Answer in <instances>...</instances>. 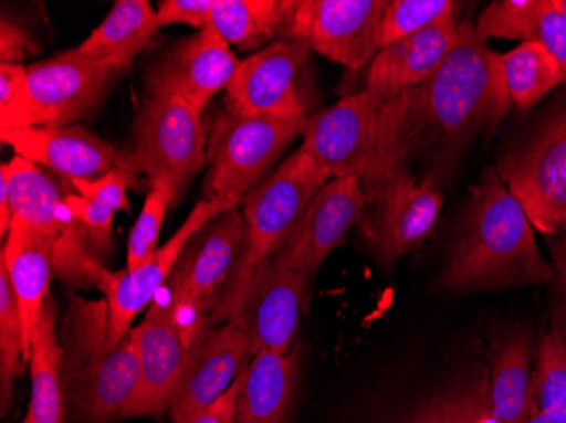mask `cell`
I'll return each instance as SVG.
<instances>
[{
  "label": "cell",
  "instance_id": "obj_1",
  "mask_svg": "<svg viewBox=\"0 0 566 423\" xmlns=\"http://www.w3.org/2000/svg\"><path fill=\"white\" fill-rule=\"evenodd\" d=\"M400 155L431 161L426 178L443 183L458 156L479 135L492 133L511 107L502 55L476 36L467 21L465 34L443 65L424 84L399 94Z\"/></svg>",
  "mask_w": 566,
  "mask_h": 423
},
{
  "label": "cell",
  "instance_id": "obj_2",
  "mask_svg": "<svg viewBox=\"0 0 566 423\" xmlns=\"http://www.w3.org/2000/svg\"><path fill=\"white\" fill-rule=\"evenodd\" d=\"M553 278L555 269L537 246L526 210L497 168H486L463 203L438 286L450 294H475L543 285Z\"/></svg>",
  "mask_w": 566,
  "mask_h": 423
},
{
  "label": "cell",
  "instance_id": "obj_3",
  "mask_svg": "<svg viewBox=\"0 0 566 423\" xmlns=\"http://www.w3.org/2000/svg\"><path fill=\"white\" fill-rule=\"evenodd\" d=\"M60 346L63 393L75 415L84 423L126 416L138 390V329L111 346L107 302L70 294Z\"/></svg>",
  "mask_w": 566,
  "mask_h": 423
},
{
  "label": "cell",
  "instance_id": "obj_4",
  "mask_svg": "<svg viewBox=\"0 0 566 423\" xmlns=\"http://www.w3.org/2000/svg\"><path fill=\"white\" fill-rule=\"evenodd\" d=\"M400 97L361 88L308 116L304 146L331 178H358L368 200L403 163Z\"/></svg>",
  "mask_w": 566,
  "mask_h": 423
},
{
  "label": "cell",
  "instance_id": "obj_5",
  "mask_svg": "<svg viewBox=\"0 0 566 423\" xmlns=\"http://www.w3.org/2000/svg\"><path fill=\"white\" fill-rule=\"evenodd\" d=\"M329 180V173L301 145L265 183L243 200V250L212 307L214 326L233 322L254 269L289 240L308 200Z\"/></svg>",
  "mask_w": 566,
  "mask_h": 423
},
{
  "label": "cell",
  "instance_id": "obj_6",
  "mask_svg": "<svg viewBox=\"0 0 566 423\" xmlns=\"http://www.w3.org/2000/svg\"><path fill=\"white\" fill-rule=\"evenodd\" d=\"M208 163V129L202 113L177 97L146 95L139 102L132 136L117 155L116 170L129 187L149 190L160 180L177 197Z\"/></svg>",
  "mask_w": 566,
  "mask_h": 423
},
{
  "label": "cell",
  "instance_id": "obj_7",
  "mask_svg": "<svg viewBox=\"0 0 566 423\" xmlns=\"http://www.w3.org/2000/svg\"><path fill=\"white\" fill-rule=\"evenodd\" d=\"M308 117L241 116L222 110L209 117L206 197L241 205L272 177L280 156L304 136Z\"/></svg>",
  "mask_w": 566,
  "mask_h": 423
},
{
  "label": "cell",
  "instance_id": "obj_8",
  "mask_svg": "<svg viewBox=\"0 0 566 423\" xmlns=\"http://www.w3.org/2000/svg\"><path fill=\"white\" fill-rule=\"evenodd\" d=\"M124 72L76 59L72 51L33 63L18 97L0 110V130L76 124L98 109Z\"/></svg>",
  "mask_w": 566,
  "mask_h": 423
},
{
  "label": "cell",
  "instance_id": "obj_9",
  "mask_svg": "<svg viewBox=\"0 0 566 423\" xmlns=\"http://www.w3.org/2000/svg\"><path fill=\"white\" fill-rule=\"evenodd\" d=\"M495 168L534 229L545 237L566 231V97Z\"/></svg>",
  "mask_w": 566,
  "mask_h": 423
},
{
  "label": "cell",
  "instance_id": "obj_10",
  "mask_svg": "<svg viewBox=\"0 0 566 423\" xmlns=\"http://www.w3.org/2000/svg\"><path fill=\"white\" fill-rule=\"evenodd\" d=\"M313 53L298 40H276L241 60L226 88V109L241 116L308 117L317 102Z\"/></svg>",
  "mask_w": 566,
  "mask_h": 423
},
{
  "label": "cell",
  "instance_id": "obj_11",
  "mask_svg": "<svg viewBox=\"0 0 566 423\" xmlns=\"http://www.w3.org/2000/svg\"><path fill=\"white\" fill-rule=\"evenodd\" d=\"M234 203L222 199H202L196 203L186 221L177 229L170 240L158 247L155 256L136 272H109L102 266L94 253L82 261V272L88 283L97 286L104 294L109 308V342L117 346L133 329V320L157 298L165 282L170 279L178 260L182 256L187 243L203 225L226 210L234 209Z\"/></svg>",
  "mask_w": 566,
  "mask_h": 423
},
{
  "label": "cell",
  "instance_id": "obj_12",
  "mask_svg": "<svg viewBox=\"0 0 566 423\" xmlns=\"http://www.w3.org/2000/svg\"><path fill=\"white\" fill-rule=\"evenodd\" d=\"M444 193L431 178L412 177L409 167L390 175L359 222L375 260L392 268L400 257L418 250L440 219Z\"/></svg>",
  "mask_w": 566,
  "mask_h": 423
},
{
  "label": "cell",
  "instance_id": "obj_13",
  "mask_svg": "<svg viewBox=\"0 0 566 423\" xmlns=\"http://www.w3.org/2000/svg\"><path fill=\"white\" fill-rule=\"evenodd\" d=\"M389 0H295L283 40L304 41L319 55L358 73L380 51L378 30Z\"/></svg>",
  "mask_w": 566,
  "mask_h": 423
},
{
  "label": "cell",
  "instance_id": "obj_14",
  "mask_svg": "<svg viewBox=\"0 0 566 423\" xmlns=\"http://www.w3.org/2000/svg\"><path fill=\"white\" fill-rule=\"evenodd\" d=\"M311 278L269 257L254 269L237 320L250 337L251 356L269 351L289 355L307 307Z\"/></svg>",
  "mask_w": 566,
  "mask_h": 423
},
{
  "label": "cell",
  "instance_id": "obj_15",
  "mask_svg": "<svg viewBox=\"0 0 566 423\" xmlns=\"http://www.w3.org/2000/svg\"><path fill=\"white\" fill-rule=\"evenodd\" d=\"M241 60L206 25L192 36L175 41L146 70V95L177 97L203 113L233 81Z\"/></svg>",
  "mask_w": 566,
  "mask_h": 423
},
{
  "label": "cell",
  "instance_id": "obj_16",
  "mask_svg": "<svg viewBox=\"0 0 566 423\" xmlns=\"http://www.w3.org/2000/svg\"><path fill=\"white\" fill-rule=\"evenodd\" d=\"M365 210L367 195L358 178H331L308 200L294 231L273 260L313 279L324 260L345 243L349 229L361 222Z\"/></svg>",
  "mask_w": 566,
  "mask_h": 423
},
{
  "label": "cell",
  "instance_id": "obj_17",
  "mask_svg": "<svg viewBox=\"0 0 566 423\" xmlns=\"http://www.w3.org/2000/svg\"><path fill=\"white\" fill-rule=\"evenodd\" d=\"M139 381L126 416L160 415L186 373L199 340H192L174 317L170 294L153 300L138 327Z\"/></svg>",
  "mask_w": 566,
  "mask_h": 423
},
{
  "label": "cell",
  "instance_id": "obj_18",
  "mask_svg": "<svg viewBox=\"0 0 566 423\" xmlns=\"http://www.w3.org/2000/svg\"><path fill=\"white\" fill-rule=\"evenodd\" d=\"M244 240L241 205L209 221L187 243L170 276L171 300L211 315L216 300L233 273Z\"/></svg>",
  "mask_w": 566,
  "mask_h": 423
},
{
  "label": "cell",
  "instance_id": "obj_19",
  "mask_svg": "<svg viewBox=\"0 0 566 423\" xmlns=\"http://www.w3.org/2000/svg\"><path fill=\"white\" fill-rule=\"evenodd\" d=\"M251 358L250 337L237 320L219 329L212 326L193 348L171 399V422L184 423L208 409L237 383Z\"/></svg>",
  "mask_w": 566,
  "mask_h": 423
},
{
  "label": "cell",
  "instance_id": "obj_20",
  "mask_svg": "<svg viewBox=\"0 0 566 423\" xmlns=\"http://www.w3.org/2000/svg\"><path fill=\"white\" fill-rule=\"evenodd\" d=\"M0 139L24 160L55 171L65 180H94L116 168L113 145L81 124L0 130Z\"/></svg>",
  "mask_w": 566,
  "mask_h": 423
},
{
  "label": "cell",
  "instance_id": "obj_21",
  "mask_svg": "<svg viewBox=\"0 0 566 423\" xmlns=\"http://www.w3.org/2000/svg\"><path fill=\"white\" fill-rule=\"evenodd\" d=\"M465 28L467 21L454 18L389 44L368 63L364 88L394 97L419 87L443 65Z\"/></svg>",
  "mask_w": 566,
  "mask_h": 423
},
{
  "label": "cell",
  "instance_id": "obj_22",
  "mask_svg": "<svg viewBox=\"0 0 566 423\" xmlns=\"http://www.w3.org/2000/svg\"><path fill=\"white\" fill-rule=\"evenodd\" d=\"M55 246L56 240L53 235L24 222L12 221L11 231L6 235L2 247L0 266L8 272L21 311L28 362L31 358L34 330L40 324L44 305L50 300L48 289L55 269Z\"/></svg>",
  "mask_w": 566,
  "mask_h": 423
},
{
  "label": "cell",
  "instance_id": "obj_23",
  "mask_svg": "<svg viewBox=\"0 0 566 423\" xmlns=\"http://www.w3.org/2000/svg\"><path fill=\"white\" fill-rule=\"evenodd\" d=\"M533 340L524 327L499 330L489 349L492 423H524L533 415Z\"/></svg>",
  "mask_w": 566,
  "mask_h": 423
},
{
  "label": "cell",
  "instance_id": "obj_24",
  "mask_svg": "<svg viewBox=\"0 0 566 423\" xmlns=\"http://www.w3.org/2000/svg\"><path fill=\"white\" fill-rule=\"evenodd\" d=\"M476 36L536 43L558 62L566 81V15L553 0H497L475 24Z\"/></svg>",
  "mask_w": 566,
  "mask_h": 423
},
{
  "label": "cell",
  "instance_id": "obj_25",
  "mask_svg": "<svg viewBox=\"0 0 566 423\" xmlns=\"http://www.w3.org/2000/svg\"><path fill=\"white\" fill-rule=\"evenodd\" d=\"M298 355L263 351L254 355L241 374L237 423H285L295 388Z\"/></svg>",
  "mask_w": 566,
  "mask_h": 423
},
{
  "label": "cell",
  "instance_id": "obj_26",
  "mask_svg": "<svg viewBox=\"0 0 566 423\" xmlns=\"http://www.w3.org/2000/svg\"><path fill=\"white\" fill-rule=\"evenodd\" d=\"M158 31L157 11L148 0H117L87 40L70 51L76 59L127 70Z\"/></svg>",
  "mask_w": 566,
  "mask_h": 423
},
{
  "label": "cell",
  "instance_id": "obj_27",
  "mask_svg": "<svg viewBox=\"0 0 566 423\" xmlns=\"http://www.w3.org/2000/svg\"><path fill=\"white\" fill-rule=\"evenodd\" d=\"M0 184L6 187L12 221L33 225L59 240L65 225L73 219L66 205V192L43 168L14 155L2 165Z\"/></svg>",
  "mask_w": 566,
  "mask_h": 423
},
{
  "label": "cell",
  "instance_id": "obj_28",
  "mask_svg": "<svg viewBox=\"0 0 566 423\" xmlns=\"http://www.w3.org/2000/svg\"><path fill=\"white\" fill-rule=\"evenodd\" d=\"M295 0H214L209 25L241 51L263 50L283 40Z\"/></svg>",
  "mask_w": 566,
  "mask_h": 423
},
{
  "label": "cell",
  "instance_id": "obj_29",
  "mask_svg": "<svg viewBox=\"0 0 566 423\" xmlns=\"http://www.w3.org/2000/svg\"><path fill=\"white\" fill-rule=\"evenodd\" d=\"M31 402L21 423H65L62 384V346L56 330V308L48 300L34 330L30 358Z\"/></svg>",
  "mask_w": 566,
  "mask_h": 423
},
{
  "label": "cell",
  "instance_id": "obj_30",
  "mask_svg": "<svg viewBox=\"0 0 566 423\" xmlns=\"http://www.w3.org/2000/svg\"><path fill=\"white\" fill-rule=\"evenodd\" d=\"M502 70L511 104L521 110L531 109L566 82L558 62L536 43H521L502 55Z\"/></svg>",
  "mask_w": 566,
  "mask_h": 423
},
{
  "label": "cell",
  "instance_id": "obj_31",
  "mask_svg": "<svg viewBox=\"0 0 566 423\" xmlns=\"http://www.w3.org/2000/svg\"><path fill=\"white\" fill-rule=\"evenodd\" d=\"M412 423H492L489 368L441 394Z\"/></svg>",
  "mask_w": 566,
  "mask_h": 423
},
{
  "label": "cell",
  "instance_id": "obj_32",
  "mask_svg": "<svg viewBox=\"0 0 566 423\" xmlns=\"http://www.w3.org/2000/svg\"><path fill=\"white\" fill-rule=\"evenodd\" d=\"M24 332L21 311L8 272L0 266V402L2 413L8 412L12 402L14 380L25 364Z\"/></svg>",
  "mask_w": 566,
  "mask_h": 423
},
{
  "label": "cell",
  "instance_id": "obj_33",
  "mask_svg": "<svg viewBox=\"0 0 566 423\" xmlns=\"http://www.w3.org/2000/svg\"><path fill=\"white\" fill-rule=\"evenodd\" d=\"M458 4L451 0H389L378 30L380 50L428 30L431 25L458 18Z\"/></svg>",
  "mask_w": 566,
  "mask_h": 423
},
{
  "label": "cell",
  "instance_id": "obj_34",
  "mask_svg": "<svg viewBox=\"0 0 566 423\" xmlns=\"http://www.w3.org/2000/svg\"><path fill=\"white\" fill-rule=\"evenodd\" d=\"M175 199H177V192L168 180L157 181L146 193L142 214L136 219L127 241V272L142 268L157 253L165 215Z\"/></svg>",
  "mask_w": 566,
  "mask_h": 423
},
{
  "label": "cell",
  "instance_id": "obj_35",
  "mask_svg": "<svg viewBox=\"0 0 566 423\" xmlns=\"http://www.w3.org/2000/svg\"><path fill=\"white\" fill-rule=\"evenodd\" d=\"M533 369V399L537 410L566 416V351L553 330L537 346Z\"/></svg>",
  "mask_w": 566,
  "mask_h": 423
},
{
  "label": "cell",
  "instance_id": "obj_36",
  "mask_svg": "<svg viewBox=\"0 0 566 423\" xmlns=\"http://www.w3.org/2000/svg\"><path fill=\"white\" fill-rule=\"evenodd\" d=\"M66 181L78 195L98 203V205L106 207L113 212H119V210H126L127 212L132 209V203L127 200L129 183H127L126 177L116 168L104 177L94 178V180L75 178V180Z\"/></svg>",
  "mask_w": 566,
  "mask_h": 423
},
{
  "label": "cell",
  "instance_id": "obj_37",
  "mask_svg": "<svg viewBox=\"0 0 566 423\" xmlns=\"http://www.w3.org/2000/svg\"><path fill=\"white\" fill-rule=\"evenodd\" d=\"M65 202L73 218L87 229L88 234H91L92 243H94L95 246L106 247L107 250L116 212L84 199V197L78 195L75 190L66 192Z\"/></svg>",
  "mask_w": 566,
  "mask_h": 423
},
{
  "label": "cell",
  "instance_id": "obj_38",
  "mask_svg": "<svg viewBox=\"0 0 566 423\" xmlns=\"http://www.w3.org/2000/svg\"><path fill=\"white\" fill-rule=\"evenodd\" d=\"M214 0H161L157 15L160 28L170 24H187L193 30L206 28L211 18Z\"/></svg>",
  "mask_w": 566,
  "mask_h": 423
},
{
  "label": "cell",
  "instance_id": "obj_39",
  "mask_svg": "<svg viewBox=\"0 0 566 423\" xmlns=\"http://www.w3.org/2000/svg\"><path fill=\"white\" fill-rule=\"evenodd\" d=\"M38 44L19 22L2 15L0 21V63L22 65L28 56L36 53Z\"/></svg>",
  "mask_w": 566,
  "mask_h": 423
},
{
  "label": "cell",
  "instance_id": "obj_40",
  "mask_svg": "<svg viewBox=\"0 0 566 423\" xmlns=\"http://www.w3.org/2000/svg\"><path fill=\"white\" fill-rule=\"evenodd\" d=\"M243 374V373H241ZM241 377L214 403L196 413L184 423H237V402L240 394Z\"/></svg>",
  "mask_w": 566,
  "mask_h": 423
},
{
  "label": "cell",
  "instance_id": "obj_41",
  "mask_svg": "<svg viewBox=\"0 0 566 423\" xmlns=\"http://www.w3.org/2000/svg\"><path fill=\"white\" fill-rule=\"evenodd\" d=\"M25 76L28 66L0 63V110L6 109L18 97L24 87Z\"/></svg>",
  "mask_w": 566,
  "mask_h": 423
},
{
  "label": "cell",
  "instance_id": "obj_42",
  "mask_svg": "<svg viewBox=\"0 0 566 423\" xmlns=\"http://www.w3.org/2000/svg\"><path fill=\"white\" fill-rule=\"evenodd\" d=\"M549 251H552L553 269L558 276L559 288H562V302L566 304V231L548 235Z\"/></svg>",
  "mask_w": 566,
  "mask_h": 423
},
{
  "label": "cell",
  "instance_id": "obj_43",
  "mask_svg": "<svg viewBox=\"0 0 566 423\" xmlns=\"http://www.w3.org/2000/svg\"><path fill=\"white\" fill-rule=\"evenodd\" d=\"M552 330L556 334V337H558L559 342H562L566 351V304H563V302L558 310L555 311V317H553Z\"/></svg>",
  "mask_w": 566,
  "mask_h": 423
},
{
  "label": "cell",
  "instance_id": "obj_44",
  "mask_svg": "<svg viewBox=\"0 0 566 423\" xmlns=\"http://www.w3.org/2000/svg\"><path fill=\"white\" fill-rule=\"evenodd\" d=\"M524 423H566V416L558 412L536 409Z\"/></svg>",
  "mask_w": 566,
  "mask_h": 423
},
{
  "label": "cell",
  "instance_id": "obj_45",
  "mask_svg": "<svg viewBox=\"0 0 566 423\" xmlns=\"http://www.w3.org/2000/svg\"><path fill=\"white\" fill-rule=\"evenodd\" d=\"M553 4H555V8L559 9V11L566 15V0H553Z\"/></svg>",
  "mask_w": 566,
  "mask_h": 423
}]
</instances>
